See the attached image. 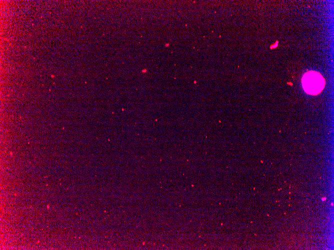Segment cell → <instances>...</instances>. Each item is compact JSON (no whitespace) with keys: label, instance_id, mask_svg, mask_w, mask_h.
Returning a JSON list of instances; mask_svg holds the SVG:
<instances>
[{"label":"cell","instance_id":"obj_1","mask_svg":"<svg viewBox=\"0 0 334 250\" xmlns=\"http://www.w3.org/2000/svg\"><path fill=\"white\" fill-rule=\"evenodd\" d=\"M302 88L308 94H318L324 87L325 80L324 77L318 72L308 71L306 72L302 79Z\"/></svg>","mask_w":334,"mask_h":250}]
</instances>
